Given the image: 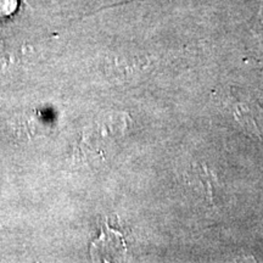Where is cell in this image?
<instances>
[{"mask_svg":"<svg viewBox=\"0 0 263 263\" xmlns=\"http://www.w3.org/2000/svg\"><path fill=\"white\" fill-rule=\"evenodd\" d=\"M194 174H195L196 178H199L200 180V184L202 185L203 188V193L206 194L207 196H209L210 200H212V194H213V180H215V177L210 176L209 178H207V176H209L210 172L209 170H206L205 167H201V168H199V166L196 167L195 170H194Z\"/></svg>","mask_w":263,"mask_h":263,"instance_id":"2","label":"cell"},{"mask_svg":"<svg viewBox=\"0 0 263 263\" xmlns=\"http://www.w3.org/2000/svg\"><path fill=\"white\" fill-rule=\"evenodd\" d=\"M91 246H98L99 249H91V251L98 250V256L100 257H120L126 251V245L121 233L115 232L108 227L103 230V234ZM98 256L93 258L95 259Z\"/></svg>","mask_w":263,"mask_h":263,"instance_id":"1","label":"cell"}]
</instances>
